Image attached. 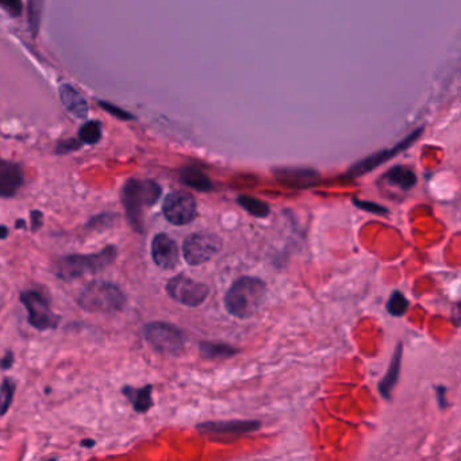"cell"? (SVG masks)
<instances>
[{
    "label": "cell",
    "instance_id": "obj_1",
    "mask_svg": "<svg viewBox=\"0 0 461 461\" xmlns=\"http://www.w3.org/2000/svg\"><path fill=\"white\" fill-rule=\"evenodd\" d=\"M267 284L259 277L237 279L225 295L226 310L233 317L245 320L257 313L265 300Z\"/></svg>",
    "mask_w": 461,
    "mask_h": 461
},
{
    "label": "cell",
    "instance_id": "obj_2",
    "mask_svg": "<svg viewBox=\"0 0 461 461\" xmlns=\"http://www.w3.org/2000/svg\"><path fill=\"white\" fill-rule=\"evenodd\" d=\"M78 302L88 313L108 314L121 311L126 305V296L117 284L93 280L82 289Z\"/></svg>",
    "mask_w": 461,
    "mask_h": 461
},
{
    "label": "cell",
    "instance_id": "obj_3",
    "mask_svg": "<svg viewBox=\"0 0 461 461\" xmlns=\"http://www.w3.org/2000/svg\"><path fill=\"white\" fill-rule=\"evenodd\" d=\"M161 195V187L153 180L130 179L122 188V203L130 225L142 231V215L145 209L152 207Z\"/></svg>",
    "mask_w": 461,
    "mask_h": 461
},
{
    "label": "cell",
    "instance_id": "obj_4",
    "mask_svg": "<svg viewBox=\"0 0 461 461\" xmlns=\"http://www.w3.org/2000/svg\"><path fill=\"white\" fill-rule=\"evenodd\" d=\"M117 257V248L107 246L93 255H69L61 257L56 264L57 276L73 280L84 275H95L110 267Z\"/></svg>",
    "mask_w": 461,
    "mask_h": 461
},
{
    "label": "cell",
    "instance_id": "obj_5",
    "mask_svg": "<svg viewBox=\"0 0 461 461\" xmlns=\"http://www.w3.org/2000/svg\"><path fill=\"white\" fill-rule=\"evenodd\" d=\"M143 337L154 351L164 355L176 356L185 348V335L182 330L171 323H147L143 327Z\"/></svg>",
    "mask_w": 461,
    "mask_h": 461
},
{
    "label": "cell",
    "instance_id": "obj_6",
    "mask_svg": "<svg viewBox=\"0 0 461 461\" xmlns=\"http://www.w3.org/2000/svg\"><path fill=\"white\" fill-rule=\"evenodd\" d=\"M222 248V241L211 233H193L183 242V256L189 265H200L211 260Z\"/></svg>",
    "mask_w": 461,
    "mask_h": 461
},
{
    "label": "cell",
    "instance_id": "obj_7",
    "mask_svg": "<svg viewBox=\"0 0 461 461\" xmlns=\"http://www.w3.org/2000/svg\"><path fill=\"white\" fill-rule=\"evenodd\" d=\"M168 295L180 305L188 307L200 306L209 296V287L200 281L192 280L185 275L172 277L167 283Z\"/></svg>",
    "mask_w": 461,
    "mask_h": 461
},
{
    "label": "cell",
    "instance_id": "obj_8",
    "mask_svg": "<svg viewBox=\"0 0 461 461\" xmlns=\"http://www.w3.org/2000/svg\"><path fill=\"white\" fill-rule=\"evenodd\" d=\"M163 213L171 224L185 226L191 224L196 217V202L191 193L175 191L164 199Z\"/></svg>",
    "mask_w": 461,
    "mask_h": 461
},
{
    "label": "cell",
    "instance_id": "obj_9",
    "mask_svg": "<svg viewBox=\"0 0 461 461\" xmlns=\"http://www.w3.org/2000/svg\"><path fill=\"white\" fill-rule=\"evenodd\" d=\"M21 300L27 309L29 322L38 330L54 329L58 323V317L51 313L49 302L37 291H25Z\"/></svg>",
    "mask_w": 461,
    "mask_h": 461
},
{
    "label": "cell",
    "instance_id": "obj_10",
    "mask_svg": "<svg viewBox=\"0 0 461 461\" xmlns=\"http://www.w3.org/2000/svg\"><path fill=\"white\" fill-rule=\"evenodd\" d=\"M421 132H422L421 129L414 130L407 139H405L402 142H399V143H398L397 146H394L392 149H386V150L377 152V153L369 156L367 158L359 161L357 164H355V165L349 169V176H353V178H356V176H362V175L367 174L369 171H372L373 168L381 165L383 163L391 160L394 156L399 154V152L407 149V147L414 142L415 139L421 136Z\"/></svg>",
    "mask_w": 461,
    "mask_h": 461
},
{
    "label": "cell",
    "instance_id": "obj_11",
    "mask_svg": "<svg viewBox=\"0 0 461 461\" xmlns=\"http://www.w3.org/2000/svg\"><path fill=\"white\" fill-rule=\"evenodd\" d=\"M152 257L157 267L172 270L179 263L178 244L165 233L157 234L152 241Z\"/></svg>",
    "mask_w": 461,
    "mask_h": 461
},
{
    "label": "cell",
    "instance_id": "obj_12",
    "mask_svg": "<svg viewBox=\"0 0 461 461\" xmlns=\"http://www.w3.org/2000/svg\"><path fill=\"white\" fill-rule=\"evenodd\" d=\"M23 185V174L18 164L0 158V196L11 198Z\"/></svg>",
    "mask_w": 461,
    "mask_h": 461
},
{
    "label": "cell",
    "instance_id": "obj_13",
    "mask_svg": "<svg viewBox=\"0 0 461 461\" xmlns=\"http://www.w3.org/2000/svg\"><path fill=\"white\" fill-rule=\"evenodd\" d=\"M260 422L256 421H228V422H207L199 425L200 430L217 436H238L242 433L257 430Z\"/></svg>",
    "mask_w": 461,
    "mask_h": 461
},
{
    "label": "cell",
    "instance_id": "obj_14",
    "mask_svg": "<svg viewBox=\"0 0 461 461\" xmlns=\"http://www.w3.org/2000/svg\"><path fill=\"white\" fill-rule=\"evenodd\" d=\"M60 96L64 107L75 118L86 119L88 117V104L84 97L76 91L71 84H62L60 87Z\"/></svg>",
    "mask_w": 461,
    "mask_h": 461
},
{
    "label": "cell",
    "instance_id": "obj_15",
    "mask_svg": "<svg viewBox=\"0 0 461 461\" xmlns=\"http://www.w3.org/2000/svg\"><path fill=\"white\" fill-rule=\"evenodd\" d=\"M275 174L281 183L291 187H307L317 180V174L311 169L280 168L275 171Z\"/></svg>",
    "mask_w": 461,
    "mask_h": 461
},
{
    "label": "cell",
    "instance_id": "obj_16",
    "mask_svg": "<svg viewBox=\"0 0 461 461\" xmlns=\"http://www.w3.org/2000/svg\"><path fill=\"white\" fill-rule=\"evenodd\" d=\"M401 360H402V344H399L398 348L395 349V353H394L391 366L387 370V375L384 376V379L379 384V390H380L383 398H386V399H391L392 390H394V387L398 381V377H399Z\"/></svg>",
    "mask_w": 461,
    "mask_h": 461
},
{
    "label": "cell",
    "instance_id": "obj_17",
    "mask_svg": "<svg viewBox=\"0 0 461 461\" xmlns=\"http://www.w3.org/2000/svg\"><path fill=\"white\" fill-rule=\"evenodd\" d=\"M122 392L129 399V402L133 405V407L137 413H146L153 406L152 386L150 384H147L142 388H134V387L128 386L122 390Z\"/></svg>",
    "mask_w": 461,
    "mask_h": 461
},
{
    "label": "cell",
    "instance_id": "obj_18",
    "mask_svg": "<svg viewBox=\"0 0 461 461\" xmlns=\"http://www.w3.org/2000/svg\"><path fill=\"white\" fill-rule=\"evenodd\" d=\"M386 182L392 187H397L402 191H407L412 187H414L416 183V176L414 172L406 167H394L391 168L386 176H384Z\"/></svg>",
    "mask_w": 461,
    "mask_h": 461
},
{
    "label": "cell",
    "instance_id": "obj_19",
    "mask_svg": "<svg viewBox=\"0 0 461 461\" xmlns=\"http://www.w3.org/2000/svg\"><path fill=\"white\" fill-rule=\"evenodd\" d=\"M180 180L187 187H191L196 191H203V192L211 189L213 187L207 175L193 167H185L180 171Z\"/></svg>",
    "mask_w": 461,
    "mask_h": 461
},
{
    "label": "cell",
    "instance_id": "obj_20",
    "mask_svg": "<svg viewBox=\"0 0 461 461\" xmlns=\"http://www.w3.org/2000/svg\"><path fill=\"white\" fill-rule=\"evenodd\" d=\"M237 203L245 209L249 214L257 217V218H265L270 215V206L264 203L260 199L248 196V195H241L237 198Z\"/></svg>",
    "mask_w": 461,
    "mask_h": 461
},
{
    "label": "cell",
    "instance_id": "obj_21",
    "mask_svg": "<svg viewBox=\"0 0 461 461\" xmlns=\"http://www.w3.org/2000/svg\"><path fill=\"white\" fill-rule=\"evenodd\" d=\"M200 353L206 359H228L235 355V349L229 345L203 342L200 344Z\"/></svg>",
    "mask_w": 461,
    "mask_h": 461
},
{
    "label": "cell",
    "instance_id": "obj_22",
    "mask_svg": "<svg viewBox=\"0 0 461 461\" xmlns=\"http://www.w3.org/2000/svg\"><path fill=\"white\" fill-rule=\"evenodd\" d=\"M407 307L409 302L406 296L399 291H395L387 302V311L394 317H402L406 313Z\"/></svg>",
    "mask_w": 461,
    "mask_h": 461
},
{
    "label": "cell",
    "instance_id": "obj_23",
    "mask_svg": "<svg viewBox=\"0 0 461 461\" xmlns=\"http://www.w3.org/2000/svg\"><path fill=\"white\" fill-rule=\"evenodd\" d=\"M100 137H102V128H100V123L96 121H90L80 128L79 139L84 143L93 145L99 142Z\"/></svg>",
    "mask_w": 461,
    "mask_h": 461
},
{
    "label": "cell",
    "instance_id": "obj_24",
    "mask_svg": "<svg viewBox=\"0 0 461 461\" xmlns=\"http://www.w3.org/2000/svg\"><path fill=\"white\" fill-rule=\"evenodd\" d=\"M15 391V383L11 379H4L0 387V415L5 414L10 409Z\"/></svg>",
    "mask_w": 461,
    "mask_h": 461
},
{
    "label": "cell",
    "instance_id": "obj_25",
    "mask_svg": "<svg viewBox=\"0 0 461 461\" xmlns=\"http://www.w3.org/2000/svg\"><path fill=\"white\" fill-rule=\"evenodd\" d=\"M44 0H29V23L33 36L37 34L38 26L41 22V12H43Z\"/></svg>",
    "mask_w": 461,
    "mask_h": 461
},
{
    "label": "cell",
    "instance_id": "obj_26",
    "mask_svg": "<svg viewBox=\"0 0 461 461\" xmlns=\"http://www.w3.org/2000/svg\"><path fill=\"white\" fill-rule=\"evenodd\" d=\"M0 7L11 16H19L22 12V0H0Z\"/></svg>",
    "mask_w": 461,
    "mask_h": 461
},
{
    "label": "cell",
    "instance_id": "obj_27",
    "mask_svg": "<svg viewBox=\"0 0 461 461\" xmlns=\"http://www.w3.org/2000/svg\"><path fill=\"white\" fill-rule=\"evenodd\" d=\"M353 203L362 209V210H366L368 213H372V214H387V209H384L383 206H379V204H375L372 202H363V200H359V199H353Z\"/></svg>",
    "mask_w": 461,
    "mask_h": 461
},
{
    "label": "cell",
    "instance_id": "obj_28",
    "mask_svg": "<svg viewBox=\"0 0 461 461\" xmlns=\"http://www.w3.org/2000/svg\"><path fill=\"white\" fill-rule=\"evenodd\" d=\"M99 104H100L107 113H110L111 115H114V117H117V118H119V119H133V115H132V114H129L128 111H125V110H122V108H119V107H115V106H113V104H110V103H106V102H99Z\"/></svg>",
    "mask_w": 461,
    "mask_h": 461
},
{
    "label": "cell",
    "instance_id": "obj_29",
    "mask_svg": "<svg viewBox=\"0 0 461 461\" xmlns=\"http://www.w3.org/2000/svg\"><path fill=\"white\" fill-rule=\"evenodd\" d=\"M80 139H68V141H62L58 146H57V153H68L71 150H75V149H79L80 147Z\"/></svg>",
    "mask_w": 461,
    "mask_h": 461
},
{
    "label": "cell",
    "instance_id": "obj_30",
    "mask_svg": "<svg viewBox=\"0 0 461 461\" xmlns=\"http://www.w3.org/2000/svg\"><path fill=\"white\" fill-rule=\"evenodd\" d=\"M43 214L41 211H32V230L37 231L43 226Z\"/></svg>",
    "mask_w": 461,
    "mask_h": 461
},
{
    "label": "cell",
    "instance_id": "obj_31",
    "mask_svg": "<svg viewBox=\"0 0 461 461\" xmlns=\"http://www.w3.org/2000/svg\"><path fill=\"white\" fill-rule=\"evenodd\" d=\"M12 362H14V356H12V353L8 352V353L5 355V357H4L3 360H0V368H10L11 364H12Z\"/></svg>",
    "mask_w": 461,
    "mask_h": 461
},
{
    "label": "cell",
    "instance_id": "obj_32",
    "mask_svg": "<svg viewBox=\"0 0 461 461\" xmlns=\"http://www.w3.org/2000/svg\"><path fill=\"white\" fill-rule=\"evenodd\" d=\"M8 235V229L5 226H0V238H5Z\"/></svg>",
    "mask_w": 461,
    "mask_h": 461
},
{
    "label": "cell",
    "instance_id": "obj_33",
    "mask_svg": "<svg viewBox=\"0 0 461 461\" xmlns=\"http://www.w3.org/2000/svg\"><path fill=\"white\" fill-rule=\"evenodd\" d=\"M93 444H95L93 441H88V440H87V441H83V442H82V445H83V447H93Z\"/></svg>",
    "mask_w": 461,
    "mask_h": 461
}]
</instances>
